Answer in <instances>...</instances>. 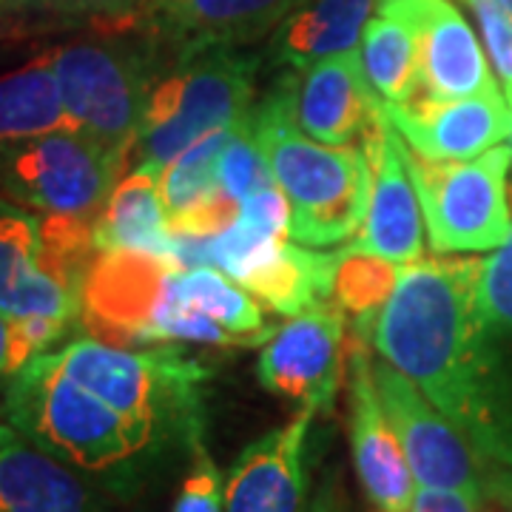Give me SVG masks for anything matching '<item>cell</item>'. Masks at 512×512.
<instances>
[{"mask_svg":"<svg viewBox=\"0 0 512 512\" xmlns=\"http://www.w3.org/2000/svg\"><path fill=\"white\" fill-rule=\"evenodd\" d=\"M481 259L407 262L393 296L359 336L439 407L490 464L512 467V399L478 311Z\"/></svg>","mask_w":512,"mask_h":512,"instance_id":"6da1fadb","label":"cell"},{"mask_svg":"<svg viewBox=\"0 0 512 512\" xmlns=\"http://www.w3.org/2000/svg\"><path fill=\"white\" fill-rule=\"evenodd\" d=\"M254 131L291 202L293 242L322 248L362 231L373 185L370 157L365 146H328L302 131L293 114L291 74L254 106Z\"/></svg>","mask_w":512,"mask_h":512,"instance_id":"7a4b0ae2","label":"cell"},{"mask_svg":"<svg viewBox=\"0 0 512 512\" xmlns=\"http://www.w3.org/2000/svg\"><path fill=\"white\" fill-rule=\"evenodd\" d=\"M6 416L23 436L69 464L80 476L126 487L157 447L111 404L74 382L46 350L12 373Z\"/></svg>","mask_w":512,"mask_h":512,"instance_id":"3957f363","label":"cell"},{"mask_svg":"<svg viewBox=\"0 0 512 512\" xmlns=\"http://www.w3.org/2000/svg\"><path fill=\"white\" fill-rule=\"evenodd\" d=\"M256 66L259 60L239 49H208L177 60L148 97L143 126L128 151L126 174H160L205 134L237 126L254 109Z\"/></svg>","mask_w":512,"mask_h":512,"instance_id":"277c9868","label":"cell"},{"mask_svg":"<svg viewBox=\"0 0 512 512\" xmlns=\"http://www.w3.org/2000/svg\"><path fill=\"white\" fill-rule=\"evenodd\" d=\"M140 40L103 37L49 49L69 126L128 160L154 92L163 49Z\"/></svg>","mask_w":512,"mask_h":512,"instance_id":"5b68a950","label":"cell"},{"mask_svg":"<svg viewBox=\"0 0 512 512\" xmlns=\"http://www.w3.org/2000/svg\"><path fill=\"white\" fill-rule=\"evenodd\" d=\"M512 146H495L473 160L436 163L410 151V174L421 202L433 254H484L512 237L507 174Z\"/></svg>","mask_w":512,"mask_h":512,"instance_id":"8992f818","label":"cell"},{"mask_svg":"<svg viewBox=\"0 0 512 512\" xmlns=\"http://www.w3.org/2000/svg\"><path fill=\"white\" fill-rule=\"evenodd\" d=\"M126 174V160L63 126L0 154V191L37 214L94 220Z\"/></svg>","mask_w":512,"mask_h":512,"instance_id":"52a82bcc","label":"cell"},{"mask_svg":"<svg viewBox=\"0 0 512 512\" xmlns=\"http://www.w3.org/2000/svg\"><path fill=\"white\" fill-rule=\"evenodd\" d=\"M373 379L416 484L464 490L487 504L490 478L501 464H490L481 456L473 441L421 393L419 384L390 362H373Z\"/></svg>","mask_w":512,"mask_h":512,"instance_id":"ba28073f","label":"cell"},{"mask_svg":"<svg viewBox=\"0 0 512 512\" xmlns=\"http://www.w3.org/2000/svg\"><path fill=\"white\" fill-rule=\"evenodd\" d=\"M180 265L171 256L103 251L83 285V325L123 348H157L154 333Z\"/></svg>","mask_w":512,"mask_h":512,"instance_id":"9c48e42d","label":"cell"},{"mask_svg":"<svg viewBox=\"0 0 512 512\" xmlns=\"http://www.w3.org/2000/svg\"><path fill=\"white\" fill-rule=\"evenodd\" d=\"M345 311L336 302H322L296 313L262 345L256 376L279 399L325 413L345 376Z\"/></svg>","mask_w":512,"mask_h":512,"instance_id":"30bf717a","label":"cell"},{"mask_svg":"<svg viewBox=\"0 0 512 512\" xmlns=\"http://www.w3.org/2000/svg\"><path fill=\"white\" fill-rule=\"evenodd\" d=\"M376 12L402 20L419 52L416 97H470L501 89L476 29L453 0H376Z\"/></svg>","mask_w":512,"mask_h":512,"instance_id":"8fae6325","label":"cell"},{"mask_svg":"<svg viewBox=\"0 0 512 512\" xmlns=\"http://www.w3.org/2000/svg\"><path fill=\"white\" fill-rule=\"evenodd\" d=\"M362 146L370 157L373 185L365 225L345 248L376 254L396 265L419 262L424 259V217L410 174V148L387 120L384 103Z\"/></svg>","mask_w":512,"mask_h":512,"instance_id":"7c38bea8","label":"cell"},{"mask_svg":"<svg viewBox=\"0 0 512 512\" xmlns=\"http://www.w3.org/2000/svg\"><path fill=\"white\" fill-rule=\"evenodd\" d=\"M302 0H148L137 26L171 60L208 49H242L274 29Z\"/></svg>","mask_w":512,"mask_h":512,"instance_id":"4fadbf2b","label":"cell"},{"mask_svg":"<svg viewBox=\"0 0 512 512\" xmlns=\"http://www.w3.org/2000/svg\"><path fill=\"white\" fill-rule=\"evenodd\" d=\"M350 450L370 512H410L416 478L407 464L402 441L384 413L373 362L362 336L350 342L348 353Z\"/></svg>","mask_w":512,"mask_h":512,"instance_id":"5bb4252c","label":"cell"},{"mask_svg":"<svg viewBox=\"0 0 512 512\" xmlns=\"http://www.w3.org/2000/svg\"><path fill=\"white\" fill-rule=\"evenodd\" d=\"M384 114L413 154L436 163L473 160L501 146L512 131V109L501 89L453 100L413 97L407 103H384Z\"/></svg>","mask_w":512,"mask_h":512,"instance_id":"9a60e30c","label":"cell"},{"mask_svg":"<svg viewBox=\"0 0 512 512\" xmlns=\"http://www.w3.org/2000/svg\"><path fill=\"white\" fill-rule=\"evenodd\" d=\"M313 416L299 407L288 424L239 453L225 481V512H311L305 444Z\"/></svg>","mask_w":512,"mask_h":512,"instance_id":"2e32d148","label":"cell"},{"mask_svg":"<svg viewBox=\"0 0 512 512\" xmlns=\"http://www.w3.org/2000/svg\"><path fill=\"white\" fill-rule=\"evenodd\" d=\"M0 311L12 322L57 319L74 325L83 316V293L49 268L40 237V214L0 200Z\"/></svg>","mask_w":512,"mask_h":512,"instance_id":"e0dca14e","label":"cell"},{"mask_svg":"<svg viewBox=\"0 0 512 512\" xmlns=\"http://www.w3.org/2000/svg\"><path fill=\"white\" fill-rule=\"evenodd\" d=\"M293 80L296 123L313 140L328 146H353L379 120L382 97L367 80L359 49L325 57Z\"/></svg>","mask_w":512,"mask_h":512,"instance_id":"ac0fdd59","label":"cell"},{"mask_svg":"<svg viewBox=\"0 0 512 512\" xmlns=\"http://www.w3.org/2000/svg\"><path fill=\"white\" fill-rule=\"evenodd\" d=\"M0 512H103L86 478L0 424Z\"/></svg>","mask_w":512,"mask_h":512,"instance_id":"d6986e66","label":"cell"},{"mask_svg":"<svg viewBox=\"0 0 512 512\" xmlns=\"http://www.w3.org/2000/svg\"><path fill=\"white\" fill-rule=\"evenodd\" d=\"M376 0H302L268 40V60L285 72H305L325 57L362 43Z\"/></svg>","mask_w":512,"mask_h":512,"instance_id":"ffe728a7","label":"cell"},{"mask_svg":"<svg viewBox=\"0 0 512 512\" xmlns=\"http://www.w3.org/2000/svg\"><path fill=\"white\" fill-rule=\"evenodd\" d=\"M94 242L100 254L143 251L174 259V237L157 174L128 171L120 177L103 211L94 217Z\"/></svg>","mask_w":512,"mask_h":512,"instance_id":"44dd1931","label":"cell"},{"mask_svg":"<svg viewBox=\"0 0 512 512\" xmlns=\"http://www.w3.org/2000/svg\"><path fill=\"white\" fill-rule=\"evenodd\" d=\"M342 251H313L311 245L285 242L282 251L268 259L254 274H248L239 285L265 302L268 308L285 316H296L328 302L333 296V279L339 271Z\"/></svg>","mask_w":512,"mask_h":512,"instance_id":"7402d4cb","label":"cell"},{"mask_svg":"<svg viewBox=\"0 0 512 512\" xmlns=\"http://www.w3.org/2000/svg\"><path fill=\"white\" fill-rule=\"evenodd\" d=\"M171 299L180 308L208 316L234 339L237 348H259L276 333L268 328L254 296L214 265L180 268L171 285Z\"/></svg>","mask_w":512,"mask_h":512,"instance_id":"603a6c76","label":"cell"},{"mask_svg":"<svg viewBox=\"0 0 512 512\" xmlns=\"http://www.w3.org/2000/svg\"><path fill=\"white\" fill-rule=\"evenodd\" d=\"M63 126L69 120L49 52L0 77V154Z\"/></svg>","mask_w":512,"mask_h":512,"instance_id":"cb8c5ba5","label":"cell"},{"mask_svg":"<svg viewBox=\"0 0 512 512\" xmlns=\"http://www.w3.org/2000/svg\"><path fill=\"white\" fill-rule=\"evenodd\" d=\"M359 55L373 92L384 103H407L419 94V52L402 20L387 15L367 20Z\"/></svg>","mask_w":512,"mask_h":512,"instance_id":"d4e9b609","label":"cell"},{"mask_svg":"<svg viewBox=\"0 0 512 512\" xmlns=\"http://www.w3.org/2000/svg\"><path fill=\"white\" fill-rule=\"evenodd\" d=\"M231 134H234V126L205 134L157 174L168 222L191 214L194 208H200L202 202H208L220 191V163Z\"/></svg>","mask_w":512,"mask_h":512,"instance_id":"484cf974","label":"cell"},{"mask_svg":"<svg viewBox=\"0 0 512 512\" xmlns=\"http://www.w3.org/2000/svg\"><path fill=\"white\" fill-rule=\"evenodd\" d=\"M399 271L402 265L390 259L345 248L333 279V302L345 313L356 316V333H362L376 319V313L382 311L384 302L393 296Z\"/></svg>","mask_w":512,"mask_h":512,"instance_id":"4316f807","label":"cell"},{"mask_svg":"<svg viewBox=\"0 0 512 512\" xmlns=\"http://www.w3.org/2000/svg\"><path fill=\"white\" fill-rule=\"evenodd\" d=\"M271 183H276V180L271 174V165L265 160V151L256 140L254 109H251L234 126V134L225 146L220 163V185L234 200L242 202L254 191Z\"/></svg>","mask_w":512,"mask_h":512,"instance_id":"83f0119b","label":"cell"},{"mask_svg":"<svg viewBox=\"0 0 512 512\" xmlns=\"http://www.w3.org/2000/svg\"><path fill=\"white\" fill-rule=\"evenodd\" d=\"M478 311L490 330H512V237L478 265Z\"/></svg>","mask_w":512,"mask_h":512,"instance_id":"f1b7e54d","label":"cell"},{"mask_svg":"<svg viewBox=\"0 0 512 512\" xmlns=\"http://www.w3.org/2000/svg\"><path fill=\"white\" fill-rule=\"evenodd\" d=\"M478 20L484 37V49L493 63L495 77L501 80V92L512 109V18L495 0H464Z\"/></svg>","mask_w":512,"mask_h":512,"instance_id":"f546056e","label":"cell"},{"mask_svg":"<svg viewBox=\"0 0 512 512\" xmlns=\"http://www.w3.org/2000/svg\"><path fill=\"white\" fill-rule=\"evenodd\" d=\"M191 453L194 461L174 501V512H225V481L220 467L205 453L202 441Z\"/></svg>","mask_w":512,"mask_h":512,"instance_id":"4dcf8cb0","label":"cell"},{"mask_svg":"<svg viewBox=\"0 0 512 512\" xmlns=\"http://www.w3.org/2000/svg\"><path fill=\"white\" fill-rule=\"evenodd\" d=\"M148 0H43L40 18L92 20L120 29H134Z\"/></svg>","mask_w":512,"mask_h":512,"instance_id":"1f68e13d","label":"cell"},{"mask_svg":"<svg viewBox=\"0 0 512 512\" xmlns=\"http://www.w3.org/2000/svg\"><path fill=\"white\" fill-rule=\"evenodd\" d=\"M410 512H487V504L464 490H444V487H424L416 484Z\"/></svg>","mask_w":512,"mask_h":512,"instance_id":"d6a6232c","label":"cell"},{"mask_svg":"<svg viewBox=\"0 0 512 512\" xmlns=\"http://www.w3.org/2000/svg\"><path fill=\"white\" fill-rule=\"evenodd\" d=\"M487 512H512V467H498L490 478Z\"/></svg>","mask_w":512,"mask_h":512,"instance_id":"836d02e7","label":"cell"},{"mask_svg":"<svg viewBox=\"0 0 512 512\" xmlns=\"http://www.w3.org/2000/svg\"><path fill=\"white\" fill-rule=\"evenodd\" d=\"M18 373V353H15V325L0 311V376Z\"/></svg>","mask_w":512,"mask_h":512,"instance_id":"e575fe53","label":"cell"},{"mask_svg":"<svg viewBox=\"0 0 512 512\" xmlns=\"http://www.w3.org/2000/svg\"><path fill=\"white\" fill-rule=\"evenodd\" d=\"M40 3L43 0H0V26L6 20L35 18L37 12H40Z\"/></svg>","mask_w":512,"mask_h":512,"instance_id":"d590c367","label":"cell"},{"mask_svg":"<svg viewBox=\"0 0 512 512\" xmlns=\"http://www.w3.org/2000/svg\"><path fill=\"white\" fill-rule=\"evenodd\" d=\"M311 512H345V510H342V501H339L336 490H325V493H319L316 498H313Z\"/></svg>","mask_w":512,"mask_h":512,"instance_id":"8d00e7d4","label":"cell"},{"mask_svg":"<svg viewBox=\"0 0 512 512\" xmlns=\"http://www.w3.org/2000/svg\"><path fill=\"white\" fill-rule=\"evenodd\" d=\"M495 3H498V6H501V9H504V12L512 18V0H495Z\"/></svg>","mask_w":512,"mask_h":512,"instance_id":"74e56055","label":"cell"},{"mask_svg":"<svg viewBox=\"0 0 512 512\" xmlns=\"http://www.w3.org/2000/svg\"><path fill=\"white\" fill-rule=\"evenodd\" d=\"M510 146H512V131H510Z\"/></svg>","mask_w":512,"mask_h":512,"instance_id":"f35d334b","label":"cell"}]
</instances>
